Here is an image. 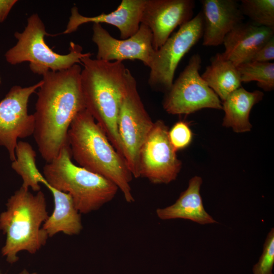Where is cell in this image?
Returning a JSON list of instances; mask_svg holds the SVG:
<instances>
[{"label":"cell","mask_w":274,"mask_h":274,"mask_svg":"<svg viewBox=\"0 0 274 274\" xmlns=\"http://www.w3.org/2000/svg\"><path fill=\"white\" fill-rule=\"evenodd\" d=\"M1 83V75H0V84Z\"/></svg>","instance_id":"f1b7e54d"},{"label":"cell","mask_w":274,"mask_h":274,"mask_svg":"<svg viewBox=\"0 0 274 274\" xmlns=\"http://www.w3.org/2000/svg\"><path fill=\"white\" fill-rule=\"evenodd\" d=\"M274 264V229L268 232L259 261L254 265V274H273Z\"/></svg>","instance_id":"cb8c5ba5"},{"label":"cell","mask_w":274,"mask_h":274,"mask_svg":"<svg viewBox=\"0 0 274 274\" xmlns=\"http://www.w3.org/2000/svg\"><path fill=\"white\" fill-rule=\"evenodd\" d=\"M92 41L97 47L96 58L106 61L139 60L150 67L155 53L152 33L143 24L134 35L125 39H117L100 24L94 23Z\"/></svg>","instance_id":"7c38bea8"},{"label":"cell","mask_w":274,"mask_h":274,"mask_svg":"<svg viewBox=\"0 0 274 274\" xmlns=\"http://www.w3.org/2000/svg\"><path fill=\"white\" fill-rule=\"evenodd\" d=\"M79 64L43 75L35 105L33 136L46 162L54 159L67 143L71 124L85 109Z\"/></svg>","instance_id":"6da1fadb"},{"label":"cell","mask_w":274,"mask_h":274,"mask_svg":"<svg viewBox=\"0 0 274 274\" xmlns=\"http://www.w3.org/2000/svg\"><path fill=\"white\" fill-rule=\"evenodd\" d=\"M201 76L223 101L242 87L237 66L222 53H217L211 58V64Z\"/></svg>","instance_id":"ffe728a7"},{"label":"cell","mask_w":274,"mask_h":274,"mask_svg":"<svg viewBox=\"0 0 274 274\" xmlns=\"http://www.w3.org/2000/svg\"><path fill=\"white\" fill-rule=\"evenodd\" d=\"M47 35L39 15L32 14L23 31L15 32L17 42L5 54L6 61L12 65L28 62L32 73L43 76L49 71H60L81 64V59L89 53H83L81 46L71 42L68 53H57L46 43L44 37Z\"/></svg>","instance_id":"8992f818"},{"label":"cell","mask_w":274,"mask_h":274,"mask_svg":"<svg viewBox=\"0 0 274 274\" xmlns=\"http://www.w3.org/2000/svg\"><path fill=\"white\" fill-rule=\"evenodd\" d=\"M274 29L258 25L251 21L242 22L225 37L223 56L236 66L249 61L255 53L270 39Z\"/></svg>","instance_id":"2e32d148"},{"label":"cell","mask_w":274,"mask_h":274,"mask_svg":"<svg viewBox=\"0 0 274 274\" xmlns=\"http://www.w3.org/2000/svg\"><path fill=\"white\" fill-rule=\"evenodd\" d=\"M202 183L201 177L192 178L187 189L173 204L156 210L157 217L161 220L188 219L200 224L218 223L204 209L200 194Z\"/></svg>","instance_id":"e0dca14e"},{"label":"cell","mask_w":274,"mask_h":274,"mask_svg":"<svg viewBox=\"0 0 274 274\" xmlns=\"http://www.w3.org/2000/svg\"><path fill=\"white\" fill-rule=\"evenodd\" d=\"M67 143L72 157L79 166L112 181L126 201H134L130 186L133 177L124 159L86 109L72 121Z\"/></svg>","instance_id":"3957f363"},{"label":"cell","mask_w":274,"mask_h":274,"mask_svg":"<svg viewBox=\"0 0 274 274\" xmlns=\"http://www.w3.org/2000/svg\"><path fill=\"white\" fill-rule=\"evenodd\" d=\"M145 3V0H122L114 11L91 17L82 15L78 8L74 6L71 9L66 28L62 33L74 32L86 23H107L118 29L121 39H127L139 29Z\"/></svg>","instance_id":"5bb4252c"},{"label":"cell","mask_w":274,"mask_h":274,"mask_svg":"<svg viewBox=\"0 0 274 274\" xmlns=\"http://www.w3.org/2000/svg\"><path fill=\"white\" fill-rule=\"evenodd\" d=\"M170 143L177 152L186 148L191 142L192 133L188 124L184 121L176 123L168 130Z\"/></svg>","instance_id":"d4e9b609"},{"label":"cell","mask_w":274,"mask_h":274,"mask_svg":"<svg viewBox=\"0 0 274 274\" xmlns=\"http://www.w3.org/2000/svg\"><path fill=\"white\" fill-rule=\"evenodd\" d=\"M264 94L259 90L250 92L241 87L232 92L222 104L225 112L223 125L235 132L249 131L252 125L249 115L253 107L261 101Z\"/></svg>","instance_id":"d6986e66"},{"label":"cell","mask_w":274,"mask_h":274,"mask_svg":"<svg viewBox=\"0 0 274 274\" xmlns=\"http://www.w3.org/2000/svg\"><path fill=\"white\" fill-rule=\"evenodd\" d=\"M91 56L89 52L81 59L83 66L81 84L85 109L123 158L117 120L128 69L122 62L106 61Z\"/></svg>","instance_id":"7a4b0ae2"},{"label":"cell","mask_w":274,"mask_h":274,"mask_svg":"<svg viewBox=\"0 0 274 274\" xmlns=\"http://www.w3.org/2000/svg\"><path fill=\"white\" fill-rule=\"evenodd\" d=\"M154 122L139 93L136 81L128 70L125 93L119 109L117 128L123 158L133 177H140L139 155Z\"/></svg>","instance_id":"52a82bcc"},{"label":"cell","mask_w":274,"mask_h":274,"mask_svg":"<svg viewBox=\"0 0 274 274\" xmlns=\"http://www.w3.org/2000/svg\"><path fill=\"white\" fill-rule=\"evenodd\" d=\"M6 210L0 214V229L6 235L1 253L13 264L19 260L17 254L25 251L35 254L49 237L42 225L49 217L45 195L36 194L21 187L8 199Z\"/></svg>","instance_id":"277c9868"},{"label":"cell","mask_w":274,"mask_h":274,"mask_svg":"<svg viewBox=\"0 0 274 274\" xmlns=\"http://www.w3.org/2000/svg\"><path fill=\"white\" fill-rule=\"evenodd\" d=\"M168 129L160 120L153 125L139 155L140 177L153 184H168L177 178L181 166L168 135Z\"/></svg>","instance_id":"8fae6325"},{"label":"cell","mask_w":274,"mask_h":274,"mask_svg":"<svg viewBox=\"0 0 274 274\" xmlns=\"http://www.w3.org/2000/svg\"><path fill=\"white\" fill-rule=\"evenodd\" d=\"M241 81L247 83L256 81L257 85L265 91H271L274 88L273 62L248 61L238 66Z\"/></svg>","instance_id":"7402d4cb"},{"label":"cell","mask_w":274,"mask_h":274,"mask_svg":"<svg viewBox=\"0 0 274 274\" xmlns=\"http://www.w3.org/2000/svg\"><path fill=\"white\" fill-rule=\"evenodd\" d=\"M203 27L202 45L216 47L223 44L226 36L244 22L245 16L235 0H201Z\"/></svg>","instance_id":"9a60e30c"},{"label":"cell","mask_w":274,"mask_h":274,"mask_svg":"<svg viewBox=\"0 0 274 274\" xmlns=\"http://www.w3.org/2000/svg\"><path fill=\"white\" fill-rule=\"evenodd\" d=\"M42 84L41 80L28 87L13 86L0 101V146L7 150L12 161L16 160L18 139L33 134L34 118L28 113V103Z\"/></svg>","instance_id":"30bf717a"},{"label":"cell","mask_w":274,"mask_h":274,"mask_svg":"<svg viewBox=\"0 0 274 274\" xmlns=\"http://www.w3.org/2000/svg\"><path fill=\"white\" fill-rule=\"evenodd\" d=\"M0 274H3V273L0 271Z\"/></svg>","instance_id":"f546056e"},{"label":"cell","mask_w":274,"mask_h":274,"mask_svg":"<svg viewBox=\"0 0 274 274\" xmlns=\"http://www.w3.org/2000/svg\"><path fill=\"white\" fill-rule=\"evenodd\" d=\"M42 183L51 192L54 201L53 211L43 223V229L49 237L59 232L68 235L79 234L83 228L81 215L71 196L47 184L45 178Z\"/></svg>","instance_id":"ac0fdd59"},{"label":"cell","mask_w":274,"mask_h":274,"mask_svg":"<svg viewBox=\"0 0 274 274\" xmlns=\"http://www.w3.org/2000/svg\"><path fill=\"white\" fill-rule=\"evenodd\" d=\"M201 58L194 54L165 92L164 110L172 115H188L204 108L222 109V102L199 74Z\"/></svg>","instance_id":"ba28073f"},{"label":"cell","mask_w":274,"mask_h":274,"mask_svg":"<svg viewBox=\"0 0 274 274\" xmlns=\"http://www.w3.org/2000/svg\"><path fill=\"white\" fill-rule=\"evenodd\" d=\"M195 7L193 0H145L141 24L150 30L155 51L178 26L193 18Z\"/></svg>","instance_id":"4fadbf2b"},{"label":"cell","mask_w":274,"mask_h":274,"mask_svg":"<svg viewBox=\"0 0 274 274\" xmlns=\"http://www.w3.org/2000/svg\"><path fill=\"white\" fill-rule=\"evenodd\" d=\"M16 160L12 161L11 167L22 179L21 187L33 191L41 190L40 184L44 178L38 169L36 153L28 143L18 141L15 148Z\"/></svg>","instance_id":"44dd1931"},{"label":"cell","mask_w":274,"mask_h":274,"mask_svg":"<svg viewBox=\"0 0 274 274\" xmlns=\"http://www.w3.org/2000/svg\"><path fill=\"white\" fill-rule=\"evenodd\" d=\"M17 2V0H0V23L6 19L12 7Z\"/></svg>","instance_id":"4316f807"},{"label":"cell","mask_w":274,"mask_h":274,"mask_svg":"<svg viewBox=\"0 0 274 274\" xmlns=\"http://www.w3.org/2000/svg\"><path fill=\"white\" fill-rule=\"evenodd\" d=\"M19 274H38V273L35 272H29L27 270L23 269Z\"/></svg>","instance_id":"83f0119b"},{"label":"cell","mask_w":274,"mask_h":274,"mask_svg":"<svg viewBox=\"0 0 274 274\" xmlns=\"http://www.w3.org/2000/svg\"><path fill=\"white\" fill-rule=\"evenodd\" d=\"M203 27L200 11L191 20L180 26L155 51L148 80L151 88L165 93L170 88L179 62L202 38Z\"/></svg>","instance_id":"9c48e42d"},{"label":"cell","mask_w":274,"mask_h":274,"mask_svg":"<svg viewBox=\"0 0 274 274\" xmlns=\"http://www.w3.org/2000/svg\"><path fill=\"white\" fill-rule=\"evenodd\" d=\"M46 183L68 194L81 214L96 211L115 196L118 187L109 180L75 164L68 145L43 167Z\"/></svg>","instance_id":"5b68a950"},{"label":"cell","mask_w":274,"mask_h":274,"mask_svg":"<svg viewBox=\"0 0 274 274\" xmlns=\"http://www.w3.org/2000/svg\"><path fill=\"white\" fill-rule=\"evenodd\" d=\"M239 7L252 22L274 29L273 0H242Z\"/></svg>","instance_id":"603a6c76"},{"label":"cell","mask_w":274,"mask_h":274,"mask_svg":"<svg viewBox=\"0 0 274 274\" xmlns=\"http://www.w3.org/2000/svg\"><path fill=\"white\" fill-rule=\"evenodd\" d=\"M274 59V37L270 39L252 56L249 61L269 62Z\"/></svg>","instance_id":"484cf974"}]
</instances>
